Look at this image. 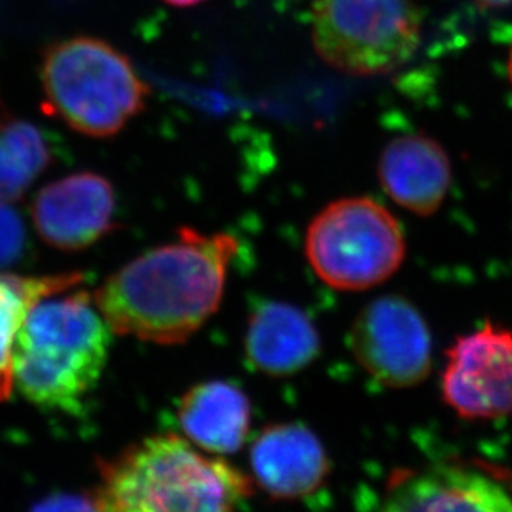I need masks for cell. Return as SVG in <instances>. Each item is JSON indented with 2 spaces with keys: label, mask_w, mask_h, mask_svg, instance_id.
<instances>
[{
  "label": "cell",
  "mask_w": 512,
  "mask_h": 512,
  "mask_svg": "<svg viewBox=\"0 0 512 512\" xmlns=\"http://www.w3.org/2000/svg\"><path fill=\"white\" fill-rule=\"evenodd\" d=\"M238 243L227 233L182 228L173 242L128 261L95 291L115 335L178 345L220 308Z\"/></svg>",
  "instance_id": "1"
},
{
  "label": "cell",
  "mask_w": 512,
  "mask_h": 512,
  "mask_svg": "<svg viewBox=\"0 0 512 512\" xmlns=\"http://www.w3.org/2000/svg\"><path fill=\"white\" fill-rule=\"evenodd\" d=\"M79 286L42 296L20 326L14 388L45 409L77 408L99 384L109 360L112 330Z\"/></svg>",
  "instance_id": "2"
},
{
  "label": "cell",
  "mask_w": 512,
  "mask_h": 512,
  "mask_svg": "<svg viewBox=\"0 0 512 512\" xmlns=\"http://www.w3.org/2000/svg\"><path fill=\"white\" fill-rule=\"evenodd\" d=\"M245 474L177 434H157L100 464L99 512H237Z\"/></svg>",
  "instance_id": "3"
},
{
  "label": "cell",
  "mask_w": 512,
  "mask_h": 512,
  "mask_svg": "<svg viewBox=\"0 0 512 512\" xmlns=\"http://www.w3.org/2000/svg\"><path fill=\"white\" fill-rule=\"evenodd\" d=\"M40 85L45 114L94 138L122 132L145 109L150 94L127 55L87 35L45 49Z\"/></svg>",
  "instance_id": "4"
},
{
  "label": "cell",
  "mask_w": 512,
  "mask_h": 512,
  "mask_svg": "<svg viewBox=\"0 0 512 512\" xmlns=\"http://www.w3.org/2000/svg\"><path fill=\"white\" fill-rule=\"evenodd\" d=\"M305 255L331 288L370 290L401 268L406 238L401 223L373 198H341L311 220Z\"/></svg>",
  "instance_id": "5"
},
{
  "label": "cell",
  "mask_w": 512,
  "mask_h": 512,
  "mask_svg": "<svg viewBox=\"0 0 512 512\" xmlns=\"http://www.w3.org/2000/svg\"><path fill=\"white\" fill-rule=\"evenodd\" d=\"M423 37L414 0H315L311 39L331 69L358 77L393 74L413 59Z\"/></svg>",
  "instance_id": "6"
},
{
  "label": "cell",
  "mask_w": 512,
  "mask_h": 512,
  "mask_svg": "<svg viewBox=\"0 0 512 512\" xmlns=\"http://www.w3.org/2000/svg\"><path fill=\"white\" fill-rule=\"evenodd\" d=\"M348 340L361 368L384 388H413L431 373V331L404 296L370 301L353 321Z\"/></svg>",
  "instance_id": "7"
},
{
  "label": "cell",
  "mask_w": 512,
  "mask_h": 512,
  "mask_svg": "<svg viewBox=\"0 0 512 512\" xmlns=\"http://www.w3.org/2000/svg\"><path fill=\"white\" fill-rule=\"evenodd\" d=\"M444 403L469 421L512 414V330L494 321L461 335L446 351Z\"/></svg>",
  "instance_id": "8"
},
{
  "label": "cell",
  "mask_w": 512,
  "mask_h": 512,
  "mask_svg": "<svg viewBox=\"0 0 512 512\" xmlns=\"http://www.w3.org/2000/svg\"><path fill=\"white\" fill-rule=\"evenodd\" d=\"M376 512H512V476L473 459L403 469Z\"/></svg>",
  "instance_id": "9"
},
{
  "label": "cell",
  "mask_w": 512,
  "mask_h": 512,
  "mask_svg": "<svg viewBox=\"0 0 512 512\" xmlns=\"http://www.w3.org/2000/svg\"><path fill=\"white\" fill-rule=\"evenodd\" d=\"M117 198L112 183L99 173L80 172L45 185L32 203L39 237L62 252L92 247L115 227Z\"/></svg>",
  "instance_id": "10"
},
{
  "label": "cell",
  "mask_w": 512,
  "mask_h": 512,
  "mask_svg": "<svg viewBox=\"0 0 512 512\" xmlns=\"http://www.w3.org/2000/svg\"><path fill=\"white\" fill-rule=\"evenodd\" d=\"M250 464L258 486L275 499L306 498L321 488L330 473L323 444L300 423L263 429L253 441Z\"/></svg>",
  "instance_id": "11"
},
{
  "label": "cell",
  "mask_w": 512,
  "mask_h": 512,
  "mask_svg": "<svg viewBox=\"0 0 512 512\" xmlns=\"http://www.w3.org/2000/svg\"><path fill=\"white\" fill-rule=\"evenodd\" d=\"M378 178L396 205L418 217H431L448 197L453 167L438 140L424 133H408L386 143Z\"/></svg>",
  "instance_id": "12"
},
{
  "label": "cell",
  "mask_w": 512,
  "mask_h": 512,
  "mask_svg": "<svg viewBox=\"0 0 512 512\" xmlns=\"http://www.w3.org/2000/svg\"><path fill=\"white\" fill-rule=\"evenodd\" d=\"M320 333L305 311L265 301L248 320L245 353L253 370L268 376H291L320 355Z\"/></svg>",
  "instance_id": "13"
},
{
  "label": "cell",
  "mask_w": 512,
  "mask_h": 512,
  "mask_svg": "<svg viewBox=\"0 0 512 512\" xmlns=\"http://www.w3.org/2000/svg\"><path fill=\"white\" fill-rule=\"evenodd\" d=\"M250 423V399L228 381L197 384L178 404V424L185 438L210 454L237 453L247 439Z\"/></svg>",
  "instance_id": "14"
},
{
  "label": "cell",
  "mask_w": 512,
  "mask_h": 512,
  "mask_svg": "<svg viewBox=\"0 0 512 512\" xmlns=\"http://www.w3.org/2000/svg\"><path fill=\"white\" fill-rule=\"evenodd\" d=\"M80 273L22 276L0 270V401L14 391L15 343L30 306L42 296L79 286Z\"/></svg>",
  "instance_id": "15"
},
{
  "label": "cell",
  "mask_w": 512,
  "mask_h": 512,
  "mask_svg": "<svg viewBox=\"0 0 512 512\" xmlns=\"http://www.w3.org/2000/svg\"><path fill=\"white\" fill-rule=\"evenodd\" d=\"M52 150L37 125L0 102V202L14 203L52 165Z\"/></svg>",
  "instance_id": "16"
},
{
  "label": "cell",
  "mask_w": 512,
  "mask_h": 512,
  "mask_svg": "<svg viewBox=\"0 0 512 512\" xmlns=\"http://www.w3.org/2000/svg\"><path fill=\"white\" fill-rule=\"evenodd\" d=\"M27 248V230L12 203L0 202V270L22 260Z\"/></svg>",
  "instance_id": "17"
},
{
  "label": "cell",
  "mask_w": 512,
  "mask_h": 512,
  "mask_svg": "<svg viewBox=\"0 0 512 512\" xmlns=\"http://www.w3.org/2000/svg\"><path fill=\"white\" fill-rule=\"evenodd\" d=\"M30 512H99V508L94 496L64 493L42 499Z\"/></svg>",
  "instance_id": "18"
},
{
  "label": "cell",
  "mask_w": 512,
  "mask_h": 512,
  "mask_svg": "<svg viewBox=\"0 0 512 512\" xmlns=\"http://www.w3.org/2000/svg\"><path fill=\"white\" fill-rule=\"evenodd\" d=\"M481 9L496 10L506 9L509 5H512V0H474Z\"/></svg>",
  "instance_id": "19"
},
{
  "label": "cell",
  "mask_w": 512,
  "mask_h": 512,
  "mask_svg": "<svg viewBox=\"0 0 512 512\" xmlns=\"http://www.w3.org/2000/svg\"><path fill=\"white\" fill-rule=\"evenodd\" d=\"M163 2L175 7H192V5L202 4L203 0H163Z\"/></svg>",
  "instance_id": "20"
},
{
  "label": "cell",
  "mask_w": 512,
  "mask_h": 512,
  "mask_svg": "<svg viewBox=\"0 0 512 512\" xmlns=\"http://www.w3.org/2000/svg\"><path fill=\"white\" fill-rule=\"evenodd\" d=\"M508 75H509V82H511V85H512V45H511V50H509Z\"/></svg>",
  "instance_id": "21"
}]
</instances>
